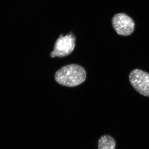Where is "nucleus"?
<instances>
[{
	"instance_id": "39448f33",
	"label": "nucleus",
	"mask_w": 149,
	"mask_h": 149,
	"mask_svg": "<svg viewBox=\"0 0 149 149\" xmlns=\"http://www.w3.org/2000/svg\"><path fill=\"white\" fill-rule=\"evenodd\" d=\"M98 146V149H115L116 143L111 136L104 135L99 139Z\"/></svg>"
},
{
	"instance_id": "7ed1b4c3",
	"label": "nucleus",
	"mask_w": 149,
	"mask_h": 149,
	"mask_svg": "<svg viewBox=\"0 0 149 149\" xmlns=\"http://www.w3.org/2000/svg\"><path fill=\"white\" fill-rule=\"evenodd\" d=\"M132 87L142 95L149 97V73L141 70H133L129 75Z\"/></svg>"
},
{
	"instance_id": "f257e3e1",
	"label": "nucleus",
	"mask_w": 149,
	"mask_h": 149,
	"mask_svg": "<svg viewBox=\"0 0 149 149\" xmlns=\"http://www.w3.org/2000/svg\"><path fill=\"white\" fill-rule=\"evenodd\" d=\"M55 79L60 85L68 87L78 86L86 78V72L83 67L72 64L65 65L59 69L55 74Z\"/></svg>"
},
{
	"instance_id": "20e7f679",
	"label": "nucleus",
	"mask_w": 149,
	"mask_h": 149,
	"mask_svg": "<svg viewBox=\"0 0 149 149\" xmlns=\"http://www.w3.org/2000/svg\"><path fill=\"white\" fill-rule=\"evenodd\" d=\"M112 24L116 32L123 36H129L135 29V23L132 19L124 13H118L112 19Z\"/></svg>"
},
{
	"instance_id": "f03ea898",
	"label": "nucleus",
	"mask_w": 149,
	"mask_h": 149,
	"mask_svg": "<svg viewBox=\"0 0 149 149\" xmlns=\"http://www.w3.org/2000/svg\"><path fill=\"white\" fill-rule=\"evenodd\" d=\"M75 41L76 37L72 31L65 36L62 33L56 40L54 50L50 54L51 57L62 58L69 55L75 47Z\"/></svg>"
}]
</instances>
